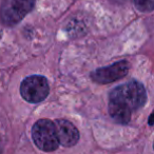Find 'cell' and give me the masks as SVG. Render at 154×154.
<instances>
[{"instance_id": "8992f818", "label": "cell", "mask_w": 154, "mask_h": 154, "mask_svg": "<svg viewBox=\"0 0 154 154\" xmlns=\"http://www.w3.org/2000/svg\"><path fill=\"white\" fill-rule=\"evenodd\" d=\"M58 143L63 147H73L78 143L79 132L72 122L66 119H57L54 122Z\"/></svg>"}, {"instance_id": "7a4b0ae2", "label": "cell", "mask_w": 154, "mask_h": 154, "mask_svg": "<svg viewBox=\"0 0 154 154\" xmlns=\"http://www.w3.org/2000/svg\"><path fill=\"white\" fill-rule=\"evenodd\" d=\"M35 2L36 0H5L0 8V19L8 26H16L32 11Z\"/></svg>"}, {"instance_id": "ba28073f", "label": "cell", "mask_w": 154, "mask_h": 154, "mask_svg": "<svg viewBox=\"0 0 154 154\" xmlns=\"http://www.w3.org/2000/svg\"><path fill=\"white\" fill-rule=\"evenodd\" d=\"M134 5L140 12H152L154 9V0H133Z\"/></svg>"}, {"instance_id": "52a82bcc", "label": "cell", "mask_w": 154, "mask_h": 154, "mask_svg": "<svg viewBox=\"0 0 154 154\" xmlns=\"http://www.w3.org/2000/svg\"><path fill=\"white\" fill-rule=\"evenodd\" d=\"M109 113L110 116L116 122L122 125H127L131 119L132 112L125 105L115 100H109Z\"/></svg>"}, {"instance_id": "277c9868", "label": "cell", "mask_w": 154, "mask_h": 154, "mask_svg": "<svg viewBox=\"0 0 154 154\" xmlns=\"http://www.w3.org/2000/svg\"><path fill=\"white\" fill-rule=\"evenodd\" d=\"M49 82L45 77L40 75L26 77L20 86L22 98L31 103H37L45 100L49 95Z\"/></svg>"}, {"instance_id": "30bf717a", "label": "cell", "mask_w": 154, "mask_h": 154, "mask_svg": "<svg viewBox=\"0 0 154 154\" xmlns=\"http://www.w3.org/2000/svg\"><path fill=\"white\" fill-rule=\"evenodd\" d=\"M149 125L150 126H153V114H151L149 117Z\"/></svg>"}, {"instance_id": "8fae6325", "label": "cell", "mask_w": 154, "mask_h": 154, "mask_svg": "<svg viewBox=\"0 0 154 154\" xmlns=\"http://www.w3.org/2000/svg\"><path fill=\"white\" fill-rule=\"evenodd\" d=\"M0 38H1V32H0Z\"/></svg>"}, {"instance_id": "3957f363", "label": "cell", "mask_w": 154, "mask_h": 154, "mask_svg": "<svg viewBox=\"0 0 154 154\" xmlns=\"http://www.w3.org/2000/svg\"><path fill=\"white\" fill-rule=\"evenodd\" d=\"M32 137L35 145L45 152L55 151L59 146L54 122L50 119H40L33 126Z\"/></svg>"}, {"instance_id": "9c48e42d", "label": "cell", "mask_w": 154, "mask_h": 154, "mask_svg": "<svg viewBox=\"0 0 154 154\" xmlns=\"http://www.w3.org/2000/svg\"><path fill=\"white\" fill-rule=\"evenodd\" d=\"M111 2L113 3H116V5H122V3H125L127 0H110Z\"/></svg>"}, {"instance_id": "6da1fadb", "label": "cell", "mask_w": 154, "mask_h": 154, "mask_svg": "<svg viewBox=\"0 0 154 154\" xmlns=\"http://www.w3.org/2000/svg\"><path fill=\"white\" fill-rule=\"evenodd\" d=\"M109 100L125 105L131 112L139 110L147 101V92L140 82H130L114 88L110 93Z\"/></svg>"}, {"instance_id": "5b68a950", "label": "cell", "mask_w": 154, "mask_h": 154, "mask_svg": "<svg viewBox=\"0 0 154 154\" xmlns=\"http://www.w3.org/2000/svg\"><path fill=\"white\" fill-rule=\"evenodd\" d=\"M129 70H130V63L126 60H122L109 66L95 70L91 74V78L93 82L100 85L111 84L126 76Z\"/></svg>"}]
</instances>
